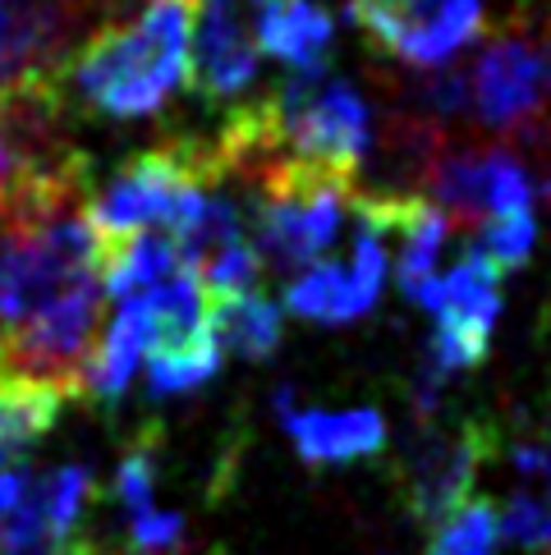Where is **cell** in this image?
Listing matches in <instances>:
<instances>
[{
	"instance_id": "cell-1",
	"label": "cell",
	"mask_w": 551,
	"mask_h": 555,
	"mask_svg": "<svg viewBox=\"0 0 551 555\" xmlns=\"http://www.w3.org/2000/svg\"><path fill=\"white\" fill-rule=\"evenodd\" d=\"M193 0H143L129 18H111L69 55L61 92L102 120L156 115L189 78Z\"/></svg>"
},
{
	"instance_id": "cell-2",
	"label": "cell",
	"mask_w": 551,
	"mask_h": 555,
	"mask_svg": "<svg viewBox=\"0 0 551 555\" xmlns=\"http://www.w3.org/2000/svg\"><path fill=\"white\" fill-rule=\"evenodd\" d=\"M212 193L203 138H166L148 152H133L111 180L88 197V225L97 244L125 240L138 230H162L175 244L198 221Z\"/></svg>"
},
{
	"instance_id": "cell-3",
	"label": "cell",
	"mask_w": 551,
	"mask_h": 555,
	"mask_svg": "<svg viewBox=\"0 0 551 555\" xmlns=\"http://www.w3.org/2000/svg\"><path fill=\"white\" fill-rule=\"evenodd\" d=\"M248 189V244L258 248L262 267L276 271H308L318 257L336 244L345 225V207L359 184L326 175L318 166L299 162H271L258 170Z\"/></svg>"
},
{
	"instance_id": "cell-4",
	"label": "cell",
	"mask_w": 551,
	"mask_h": 555,
	"mask_svg": "<svg viewBox=\"0 0 551 555\" xmlns=\"http://www.w3.org/2000/svg\"><path fill=\"white\" fill-rule=\"evenodd\" d=\"M276 152L285 162L318 166L326 175L359 184L372 152V106L349 78L290 74L271 96H262Z\"/></svg>"
},
{
	"instance_id": "cell-5",
	"label": "cell",
	"mask_w": 551,
	"mask_h": 555,
	"mask_svg": "<svg viewBox=\"0 0 551 555\" xmlns=\"http://www.w3.org/2000/svg\"><path fill=\"white\" fill-rule=\"evenodd\" d=\"M497 427L487 418H413L405 454L396 464L400 501L413 524L437 528L446 514L474 501V482L483 464L497 454Z\"/></svg>"
},
{
	"instance_id": "cell-6",
	"label": "cell",
	"mask_w": 551,
	"mask_h": 555,
	"mask_svg": "<svg viewBox=\"0 0 551 555\" xmlns=\"http://www.w3.org/2000/svg\"><path fill=\"white\" fill-rule=\"evenodd\" d=\"M271 0H193L189 92L203 111L244 106L262 65V18Z\"/></svg>"
},
{
	"instance_id": "cell-7",
	"label": "cell",
	"mask_w": 551,
	"mask_h": 555,
	"mask_svg": "<svg viewBox=\"0 0 551 555\" xmlns=\"http://www.w3.org/2000/svg\"><path fill=\"white\" fill-rule=\"evenodd\" d=\"M106 0H0V88L61 83Z\"/></svg>"
},
{
	"instance_id": "cell-8",
	"label": "cell",
	"mask_w": 551,
	"mask_h": 555,
	"mask_svg": "<svg viewBox=\"0 0 551 555\" xmlns=\"http://www.w3.org/2000/svg\"><path fill=\"white\" fill-rule=\"evenodd\" d=\"M423 189L432 193V207L450 225H469V230H483L501 221V216L534 211V180H528L524 162L505 143L491 147L446 143L437 166L427 170Z\"/></svg>"
},
{
	"instance_id": "cell-9",
	"label": "cell",
	"mask_w": 551,
	"mask_h": 555,
	"mask_svg": "<svg viewBox=\"0 0 551 555\" xmlns=\"http://www.w3.org/2000/svg\"><path fill=\"white\" fill-rule=\"evenodd\" d=\"M349 18L400 65L437 69L483 33V0H349Z\"/></svg>"
},
{
	"instance_id": "cell-10",
	"label": "cell",
	"mask_w": 551,
	"mask_h": 555,
	"mask_svg": "<svg viewBox=\"0 0 551 555\" xmlns=\"http://www.w3.org/2000/svg\"><path fill=\"white\" fill-rule=\"evenodd\" d=\"M469 106L505 138H538L542 106V51L524 28H501L487 37L478 61L469 65Z\"/></svg>"
},
{
	"instance_id": "cell-11",
	"label": "cell",
	"mask_w": 551,
	"mask_h": 555,
	"mask_svg": "<svg viewBox=\"0 0 551 555\" xmlns=\"http://www.w3.org/2000/svg\"><path fill=\"white\" fill-rule=\"evenodd\" d=\"M386 281V234L354 216V244L345 262H312L285 289V308L304 322L345 326L377 304Z\"/></svg>"
},
{
	"instance_id": "cell-12",
	"label": "cell",
	"mask_w": 551,
	"mask_h": 555,
	"mask_svg": "<svg viewBox=\"0 0 551 555\" xmlns=\"http://www.w3.org/2000/svg\"><path fill=\"white\" fill-rule=\"evenodd\" d=\"M276 418L285 423L299 460L312 468L368 460V454H377L386 446V423L377 409H341V413L299 409L290 386L276 390Z\"/></svg>"
},
{
	"instance_id": "cell-13",
	"label": "cell",
	"mask_w": 551,
	"mask_h": 555,
	"mask_svg": "<svg viewBox=\"0 0 551 555\" xmlns=\"http://www.w3.org/2000/svg\"><path fill=\"white\" fill-rule=\"evenodd\" d=\"M336 47V18L318 0H271L262 18V55L290 74H322Z\"/></svg>"
},
{
	"instance_id": "cell-14",
	"label": "cell",
	"mask_w": 551,
	"mask_h": 555,
	"mask_svg": "<svg viewBox=\"0 0 551 555\" xmlns=\"http://www.w3.org/2000/svg\"><path fill=\"white\" fill-rule=\"evenodd\" d=\"M143 359H148V312L143 304H120L88 353L84 395H92L102 404H120Z\"/></svg>"
},
{
	"instance_id": "cell-15",
	"label": "cell",
	"mask_w": 551,
	"mask_h": 555,
	"mask_svg": "<svg viewBox=\"0 0 551 555\" xmlns=\"http://www.w3.org/2000/svg\"><path fill=\"white\" fill-rule=\"evenodd\" d=\"M69 400L74 395L61 390L55 382L0 367V454H5V460H24V454L61 423Z\"/></svg>"
},
{
	"instance_id": "cell-16",
	"label": "cell",
	"mask_w": 551,
	"mask_h": 555,
	"mask_svg": "<svg viewBox=\"0 0 551 555\" xmlns=\"http://www.w3.org/2000/svg\"><path fill=\"white\" fill-rule=\"evenodd\" d=\"M207 322L216 345L234 359H248V363H262L281 349V308H276L262 289H244V294H216L207 299Z\"/></svg>"
},
{
	"instance_id": "cell-17",
	"label": "cell",
	"mask_w": 551,
	"mask_h": 555,
	"mask_svg": "<svg viewBox=\"0 0 551 555\" xmlns=\"http://www.w3.org/2000/svg\"><path fill=\"white\" fill-rule=\"evenodd\" d=\"M0 555H111V551H102V542L84 538V532L51 528L42 514L28 505V487H24L18 509L0 524Z\"/></svg>"
},
{
	"instance_id": "cell-18",
	"label": "cell",
	"mask_w": 551,
	"mask_h": 555,
	"mask_svg": "<svg viewBox=\"0 0 551 555\" xmlns=\"http://www.w3.org/2000/svg\"><path fill=\"white\" fill-rule=\"evenodd\" d=\"M497 546H501V514L497 501H487V495H474L456 514H446L427 538V555H497Z\"/></svg>"
},
{
	"instance_id": "cell-19",
	"label": "cell",
	"mask_w": 551,
	"mask_h": 555,
	"mask_svg": "<svg viewBox=\"0 0 551 555\" xmlns=\"http://www.w3.org/2000/svg\"><path fill=\"white\" fill-rule=\"evenodd\" d=\"M156 450L162 441L156 436H138V441L120 454V464H115V505L125 509V519H138V514L156 509Z\"/></svg>"
},
{
	"instance_id": "cell-20",
	"label": "cell",
	"mask_w": 551,
	"mask_h": 555,
	"mask_svg": "<svg viewBox=\"0 0 551 555\" xmlns=\"http://www.w3.org/2000/svg\"><path fill=\"white\" fill-rule=\"evenodd\" d=\"M501 514V538H510L528 555H551V501L534 487H515L497 505Z\"/></svg>"
},
{
	"instance_id": "cell-21",
	"label": "cell",
	"mask_w": 551,
	"mask_h": 555,
	"mask_svg": "<svg viewBox=\"0 0 551 555\" xmlns=\"http://www.w3.org/2000/svg\"><path fill=\"white\" fill-rule=\"evenodd\" d=\"M413 115H423L432 125H450L460 120L469 106V69L464 65H437V69H423L419 83H413V102H409Z\"/></svg>"
},
{
	"instance_id": "cell-22",
	"label": "cell",
	"mask_w": 551,
	"mask_h": 555,
	"mask_svg": "<svg viewBox=\"0 0 551 555\" xmlns=\"http://www.w3.org/2000/svg\"><path fill=\"white\" fill-rule=\"evenodd\" d=\"M184 542V519L175 509H148L129 519V551L125 555H166L180 551Z\"/></svg>"
},
{
	"instance_id": "cell-23",
	"label": "cell",
	"mask_w": 551,
	"mask_h": 555,
	"mask_svg": "<svg viewBox=\"0 0 551 555\" xmlns=\"http://www.w3.org/2000/svg\"><path fill=\"white\" fill-rule=\"evenodd\" d=\"M28 464L24 460H5L0 454V524L10 519V514L18 509V501H24V487H28Z\"/></svg>"
},
{
	"instance_id": "cell-24",
	"label": "cell",
	"mask_w": 551,
	"mask_h": 555,
	"mask_svg": "<svg viewBox=\"0 0 551 555\" xmlns=\"http://www.w3.org/2000/svg\"><path fill=\"white\" fill-rule=\"evenodd\" d=\"M542 78H547V88H551V42H547V55H542Z\"/></svg>"
},
{
	"instance_id": "cell-25",
	"label": "cell",
	"mask_w": 551,
	"mask_h": 555,
	"mask_svg": "<svg viewBox=\"0 0 551 555\" xmlns=\"http://www.w3.org/2000/svg\"><path fill=\"white\" fill-rule=\"evenodd\" d=\"M125 555V551H120ZM166 555H216V551H166Z\"/></svg>"
},
{
	"instance_id": "cell-26",
	"label": "cell",
	"mask_w": 551,
	"mask_h": 555,
	"mask_svg": "<svg viewBox=\"0 0 551 555\" xmlns=\"http://www.w3.org/2000/svg\"><path fill=\"white\" fill-rule=\"evenodd\" d=\"M547 203H551V175H547Z\"/></svg>"
},
{
	"instance_id": "cell-27",
	"label": "cell",
	"mask_w": 551,
	"mask_h": 555,
	"mask_svg": "<svg viewBox=\"0 0 551 555\" xmlns=\"http://www.w3.org/2000/svg\"><path fill=\"white\" fill-rule=\"evenodd\" d=\"M547 436H551V418H547Z\"/></svg>"
}]
</instances>
